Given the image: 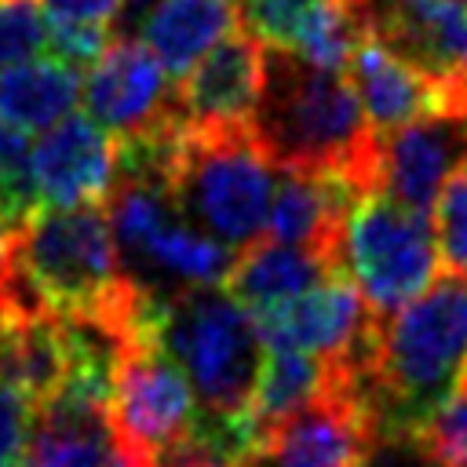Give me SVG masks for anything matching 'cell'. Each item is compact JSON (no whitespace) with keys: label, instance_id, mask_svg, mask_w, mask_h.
I'll return each instance as SVG.
<instances>
[{"label":"cell","instance_id":"obj_1","mask_svg":"<svg viewBox=\"0 0 467 467\" xmlns=\"http://www.w3.org/2000/svg\"><path fill=\"white\" fill-rule=\"evenodd\" d=\"M248 131L277 171H325L354 190H379V135L358 91L336 69L266 47V77Z\"/></svg>","mask_w":467,"mask_h":467},{"label":"cell","instance_id":"obj_2","mask_svg":"<svg viewBox=\"0 0 467 467\" xmlns=\"http://www.w3.org/2000/svg\"><path fill=\"white\" fill-rule=\"evenodd\" d=\"M463 365L467 277L449 270L394 314L376 317L368 368L350 372V390L368 412V427L423 431L460 387Z\"/></svg>","mask_w":467,"mask_h":467},{"label":"cell","instance_id":"obj_3","mask_svg":"<svg viewBox=\"0 0 467 467\" xmlns=\"http://www.w3.org/2000/svg\"><path fill=\"white\" fill-rule=\"evenodd\" d=\"M4 288L58 317L109 321L131 303L139 281L124 270L109 215L95 201L33 208L15 226Z\"/></svg>","mask_w":467,"mask_h":467},{"label":"cell","instance_id":"obj_4","mask_svg":"<svg viewBox=\"0 0 467 467\" xmlns=\"http://www.w3.org/2000/svg\"><path fill=\"white\" fill-rule=\"evenodd\" d=\"M150 339L182 365L204 412L248 416L266 343L255 317L226 292V285L161 292Z\"/></svg>","mask_w":467,"mask_h":467},{"label":"cell","instance_id":"obj_5","mask_svg":"<svg viewBox=\"0 0 467 467\" xmlns=\"http://www.w3.org/2000/svg\"><path fill=\"white\" fill-rule=\"evenodd\" d=\"M270 168L248 124H190L171 197L193 226L244 252L266 234L277 186Z\"/></svg>","mask_w":467,"mask_h":467},{"label":"cell","instance_id":"obj_6","mask_svg":"<svg viewBox=\"0 0 467 467\" xmlns=\"http://www.w3.org/2000/svg\"><path fill=\"white\" fill-rule=\"evenodd\" d=\"M438 259V237L423 212L405 208L383 190L354 197L343 219L339 270L354 281L376 317L416 299L434 281Z\"/></svg>","mask_w":467,"mask_h":467},{"label":"cell","instance_id":"obj_7","mask_svg":"<svg viewBox=\"0 0 467 467\" xmlns=\"http://www.w3.org/2000/svg\"><path fill=\"white\" fill-rule=\"evenodd\" d=\"M201 412L197 390L182 365L153 339L128 343L117 361L109 420L135 456L179 438Z\"/></svg>","mask_w":467,"mask_h":467},{"label":"cell","instance_id":"obj_8","mask_svg":"<svg viewBox=\"0 0 467 467\" xmlns=\"http://www.w3.org/2000/svg\"><path fill=\"white\" fill-rule=\"evenodd\" d=\"M365 26L467 109V0H358Z\"/></svg>","mask_w":467,"mask_h":467},{"label":"cell","instance_id":"obj_9","mask_svg":"<svg viewBox=\"0 0 467 467\" xmlns=\"http://www.w3.org/2000/svg\"><path fill=\"white\" fill-rule=\"evenodd\" d=\"M252 317L266 350H303L325 361H339L358 347L376 314L365 306L354 281L336 270L303 296L255 310Z\"/></svg>","mask_w":467,"mask_h":467},{"label":"cell","instance_id":"obj_10","mask_svg":"<svg viewBox=\"0 0 467 467\" xmlns=\"http://www.w3.org/2000/svg\"><path fill=\"white\" fill-rule=\"evenodd\" d=\"M365 434L368 412L361 409L358 394L332 376L317 398L263 438L248 467H358Z\"/></svg>","mask_w":467,"mask_h":467},{"label":"cell","instance_id":"obj_11","mask_svg":"<svg viewBox=\"0 0 467 467\" xmlns=\"http://www.w3.org/2000/svg\"><path fill=\"white\" fill-rule=\"evenodd\" d=\"M467 161V109L449 106L379 135V190L412 212H431L445 179Z\"/></svg>","mask_w":467,"mask_h":467},{"label":"cell","instance_id":"obj_12","mask_svg":"<svg viewBox=\"0 0 467 467\" xmlns=\"http://www.w3.org/2000/svg\"><path fill=\"white\" fill-rule=\"evenodd\" d=\"M80 99L99 128L128 135L175 109V84L142 40H113L88 69Z\"/></svg>","mask_w":467,"mask_h":467},{"label":"cell","instance_id":"obj_13","mask_svg":"<svg viewBox=\"0 0 467 467\" xmlns=\"http://www.w3.org/2000/svg\"><path fill=\"white\" fill-rule=\"evenodd\" d=\"M263 77L266 44L248 29H234L175 80V102L190 124H248Z\"/></svg>","mask_w":467,"mask_h":467},{"label":"cell","instance_id":"obj_14","mask_svg":"<svg viewBox=\"0 0 467 467\" xmlns=\"http://www.w3.org/2000/svg\"><path fill=\"white\" fill-rule=\"evenodd\" d=\"M113 186V142L88 113H66L33 146V190L40 204H95Z\"/></svg>","mask_w":467,"mask_h":467},{"label":"cell","instance_id":"obj_15","mask_svg":"<svg viewBox=\"0 0 467 467\" xmlns=\"http://www.w3.org/2000/svg\"><path fill=\"white\" fill-rule=\"evenodd\" d=\"M350 84L365 109V120L376 135L398 131L412 120L449 109V95L438 80L416 69L409 58L390 51L379 36L365 33L350 58Z\"/></svg>","mask_w":467,"mask_h":467},{"label":"cell","instance_id":"obj_16","mask_svg":"<svg viewBox=\"0 0 467 467\" xmlns=\"http://www.w3.org/2000/svg\"><path fill=\"white\" fill-rule=\"evenodd\" d=\"M361 190H354L339 175L325 171H281L274 186L266 234L270 241L306 248L339 270V237L343 219Z\"/></svg>","mask_w":467,"mask_h":467},{"label":"cell","instance_id":"obj_17","mask_svg":"<svg viewBox=\"0 0 467 467\" xmlns=\"http://www.w3.org/2000/svg\"><path fill=\"white\" fill-rule=\"evenodd\" d=\"M22 467H139V456L113 427L109 405L47 401L36 409Z\"/></svg>","mask_w":467,"mask_h":467},{"label":"cell","instance_id":"obj_18","mask_svg":"<svg viewBox=\"0 0 467 467\" xmlns=\"http://www.w3.org/2000/svg\"><path fill=\"white\" fill-rule=\"evenodd\" d=\"M234 29H241V0H157L142 15L139 36L179 80Z\"/></svg>","mask_w":467,"mask_h":467},{"label":"cell","instance_id":"obj_19","mask_svg":"<svg viewBox=\"0 0 467 467\" xmlns=\"http://www.w3.org/2000/svg\"><path fill=\"white\" fill-rule=\"evenodd\" d=\"M328 274H336V266L306 248L281 244V241H266V244L259 241V244L237 252V259L226 274V292L248 314H255V310L277 306L292 296H303L306 288L321 285Z\"/></svg>","mask_w":467,"mask_h":467},{"label":"cell","instance_id":"obj_20","mask_svg":"<svg viewBox=\"0 0 467 467\" xmlns=\"http://www.w3.org/2000/svg\"><path fill=\"white\" fill-rule=\"evenodd\" d=\"M80 99V77L73 66L51 58H29L0 69V124L26 135L58 124Z\"/></svg>","mask_w":467,"mask_h":467},{"label":"cell","instance_id":"obj_21","mask_svg":"<svg viewBox=\"0 0 467 467\" xmlns=\"http://www.w3.org/2000/svg\"><path fill=\"white\" fill-rule=\"evenodd\" d=\"M332 379V368L325 358L303 354V350H266L252 405H248V423L263 445V438L288 420L296 409H303L310 398H317Z\"/></svg>","mask_w":467,"mask_h":467},{"label":"cell","instance_id":"obj_22","mask_svg":"<svg viewBox=\"0 0 467 467\" xmlns=\"http://www.w3.org/2000/svg\"><path fill=\"white\" fill-rule=\"evenodd\" d=\"M255 452L259 438L248 416H212L201 409L190 431L139 456V467H248Z\"/></svg>","mask_w":467,"mask_h":467},{"label":"cell","instance_id":"obj_23","mask_svg":"<svg viewBox=\"0 0 467 467\" xmlns=\"http://www.w3.org/2000/svg\"><path fill=\"white\" fill-rule=\"evenodd\" d=\"M368 33L365 11L358 0H314L299 18L288 51L321 69H347L354 47Z\"/></svg>","mask_w":467,"mask_h":467},{"label":"cell","instance_id":"obj_24","mask_svg":"<svg viewBox=\"0 0 467 467\" xmlns=\"http://www.w3.org/2000/svg\"><path fill=\"white\" fill-rule=\"evenodd\" d=\"M0 208L18 226L33 208H40L33 190V146L29 135L0 124Z\"/></svg>","mask_w":467,"mask_h":467},{"label":"cell","instance_id":"obj_25","mask_svg":"<svg viewBox=\"0 0 467 467\" xmlns=\"http://www.w3.org/2000/svg\"><path fill=\"white\" fill-rule=\"evenodd\" d=\"M434 223H438V255L452 274L467 277V161L445 179L438 201H434Z\"/></svg>","mask_w":467,"mask_h":467},{"label":"cell","instance_id":"obj_26","mask_svg":"<svg viewBox=\"0 0 467 467\" xmlns=\"http://www.w3.org/2000/svg\"><path fill=\"white\" fill-rule=\"evenodd\" d=\"M47 15L36 0H0V69L36 58L47 47Z\"/></svg>","mask_w":467,"mask_h":467},{"label":"cell","instance_id":"obj_27","mask_svg":"<svg viewBox=\"0 0 467 467\" xmlns=\"http://www.w3.org/2000/svg\"><path fill=\"white\" fill-rule=\"evenodd\" d=\"M358 467H445L427 431L412 427H368Z\"/></svg>","mask_w":467,"mask_h":467},{"label":"cell","instance_id":"obj_28","mask_svg":"<svg viewBox=\"0 0 467 467\" xmlns=\"http://www.w3.org/2000/svg\"><path fill=\"white\" fill-rule=\"evenodd\" d=\"M314 0H241V22L244 29L263 40L266 47H285L292 44V33L299 18L306 15Z\"/></svg>","mask_w":467,"mask_h":467},{"label":"cell","instance_id":"obj_29","mask_svg":"<svg viewBox=\"0 0 467 467\" xmlns=\"http://www.w3.org/2000/svg\"><path fill=\"white\" fill-rule=\"evenodd\" d=\"M109 44H113V33L109 26H99V22H51V33H47V51L73 69H91Z\"/></svg>","mask_w":467,"mask_h":467},{"label":"cell","instance_id":"obj_30","mask_svg":"<svg viewBox=\"0 0 467 467\" xmlns=\"http://www.w3.org/2000/svg\"><path fill=\"white\" fill-rule=\"evenodd\" d=\"M423 431L445 467H467V379L438 405Z\"/></svg>","mask_w":467,"mask_h":467},{"label":"cell","instance_id":"obj_31","mask_svg":"<svg viewBox=\"0 0 467 467\" xmlns=\"http://www.w3.org/2000/svg\"><path fill=\"white\" fill-rule=\"evenodd\" d=\"M36 423V405L15 383L0 379V467L18 463L26 456L29 434Z\"/></svg>","mask_w":467,"mask_h":467},{"label":"cell","instance_id":"obj_32","mask_svg":"<svg viewBox=\"0 0 467 467\" xmlns=\"http://www.w3.org/2000/svg\"><path fill=\"white\" fill-rule=\"evenodd\" d=\"M51 22H99L109 26L128 0H36Z\"/></svg>","mask_w":467,"mask_h":467},{"label":"cell","instance_id":"obj_33","mask_svg":"<svg viewBox=\"0 0 467 467\" xmlns=\"http://www.w3.org/2000/svg\"><path fill=\"white\" fill-rule=\"evenodd\" d=\"M11 241H15V223L0 208V277L7 274V263H11Z\"/></svg>","mask_w":467,"mask_h":467},{"label":"cell","instance_id":"obj_34","mask_svg":"<svg viewBox=\"0 0 467 467\" xmlns=\"http://www.w3.org/2000/svg\"><path fill=\"white\" fill-rule=\"evenodd\" d=\"M157 0H128V15H142L146 7H153Z\"/></svg>","mask_w":467,"mask_h":467}]
</instances>
